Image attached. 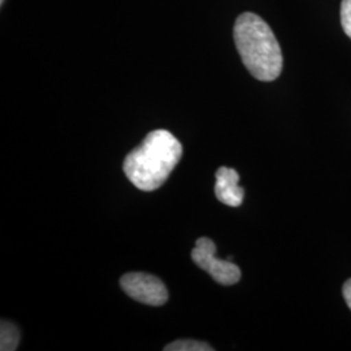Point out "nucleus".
<instances>
[{"instance_id":"1a4fd4ad","label":"nucleus","mask_w":351,"mask_h":351,"mask_svg":"<svg viewBox=\"0 0 351 351\" xmlns=\"http://www.w3.org/2000/svg\"><path fill=\"white\" fill-rule=\"evenodd\" d=\"M342 294H343V298L348 303L349 308L351 310V278L348 280L345 284H343V288H342Z\"/></svg>"},{"instance_id":"20e7f679","label":"nucleus","mask_w":351,"mask_h":351,"mask_svg":"<svg viewBox=\"0 0 351 351\" xmlns=\"http://www.w3.org/2000/svg\"><path fill=\"white\" fill-rule=\"evenodd\" d=\"M120 285L134 301L149 306H163L168 301V290L162 280L143 272H132L121 277Z\"/></svg>"},{"instance_id":"423d86ee","label":"nucleus","mask_w":351,"mask_h":351,"mask_svg":"<svg viewBox=\"0 0 351 351\" xmlns=\"http://www.w3.org/2000/svg\"><path fill=\"white\" fill-rule=\"evenodd\" d=\"M20 330L11 322L1 320L0 326V350L14 351L19 348Z\"/></svg>"},{"instance_id":"39448f33","label":"nucleus","mask_w":351,"mask_h":351,"mask_svg":"<svg viewBox=\"0 0 351 351\" xmlns=\"http://www.w3.org/2000/svg\"><path fill=\"white\" fill-rule=\"evenodd\" d=\"M239 175L236 169L221 167L216 172V198L229 207H239L245 198V189L239 185Z\"/></svg>"},{"instance_id":"f03ea898","label":"nucleus","mask_w":351,"mask_h":351,"mask_svg":"<svg viewBox=\"0 0 351 351\" xmlns=\"http://www.w3.org/2000/svg\"><path fill=\"white\" fill-rule=\"evenodd\" d=\"M234 42L252 77L271 82L282 71V52L269 25L262 17L251 12L242 13L234 24Z\"/></svg>"},{"instance_id":"9d476101","label":"nucleus","mask_w":351,"mask_h":351,"mask_svg":"<svg viewBox=\"0 0 351 351\" xmlns=\"http://www.w3.org/2000/svg\"><path fill=\"white\" fill-rule=\"evenodd\" d=\"M4 3V0H0V4H3Z\"/></svg>"},{"instance_id":"0eeeda50","label":"nucleus","mask_w":351,"mask_h":351,"mask_svg":"<svg viewBox=\"0 0 351 351\" xmlns=\"http://www.w3.org/2000/svg\"><path fill=\"white\" fill-rule=\"evenodd\" d=\"M165 351H213L208 343L195 339H178L164 348Z\"/></svg>"},{"instance_id":"6e6552de","label":"nucleus","mask_w":351,"mask_h":351,"mask_svg":"<svg viewBox=\"0 0 351 351\" xmlns=\"http://www.w3.org/2000/svg\"><path fill=\"white\" fill-rule=\"evenodd\" d=\"M341 25L343 27L345 34L351 39V0H342Z\"/></svg>"},{"instance_id":"7ed1b4c3","label":"nucleus","mask_w":351,"mask_h":351,"mask_svg":"<svg viewBox=\"0 0 351 351\" xmlns=\"http://www.w3.org/2000/svg\"><path fill=\"white\" fill-rule=\"evenodd\" d=\"M216 245L213 239L202 237L197 239L195 247L191 250V259L213 280L221 285H234L241 278V269L232 261L216 258Z\"/></svg>"},{"instance_id":"f257e3e1","label":"nucleus","mask_w":351,"mask_h":351,"mask_svg":"<svg viewBox=\"0 0 351 351\" xmlns=\"http://www.w3.org/2000/svg\"><path fill=\"white\" fill-rule=\"evenodd\" d=\"M182 156V145L164 129L154 130L124 160L129 181L142 191H154L168 180Z\"/></svg>"}]
</instances>
